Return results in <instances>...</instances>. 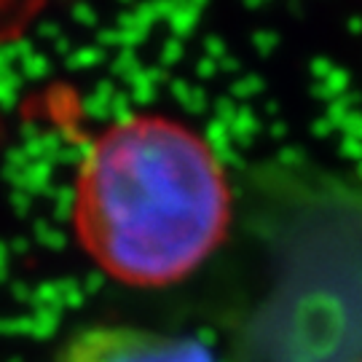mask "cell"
<instances>
[{
  "mask_svg": "<svg viewBox=\"0 0 362 362\" xmlns=\"http://www.w3.org/2000/svg\"><path fill=\"white\" fill-rule=\"evenodd\" d=\"M70 220L110 279L169 287L226 242L231 185L212 145L172 116L137 113L103 129L81 158Z\"/></svg>",
  "mask_w": 362,
  "mask_h": 362,
  "instance_id": "cell-1",
  "label": "cell"
},
{
  "mask_svg": "<svg viewBox=\"0 0 362 362\" xmlns=\"http://www.w3.org/2000/svg\"><path fill=\"white\" fill-rule=\"evenodd\" d=\"M54 362H218L194 336L134 325H91L67 338Z\"/></svg>",
  "mask_w": 362,
  "mask_h": 362,
  "instance_id": "cell-2",
  "label": "cell"
}]
</instances>
